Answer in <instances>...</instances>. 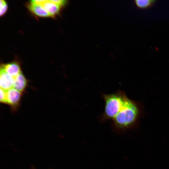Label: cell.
Here are the masks:
<instances>
[{"mask_svg":"<svg viewBox=\"0 0 169 169\" xmlns=\"http://www.w3.org/2000/svg\"><path fill=\"white\" fill-rule=\"evenodd\" d=\"M46 0H33L31 1V3L41 5Z\"/></svg>","mask_w":169,"mask_h":169,"instance_id":"12","label":"cell"},{"mask_svg":"<svg viewBox=\"0 0 169 169\" xmlns=\"http://www.w3.org/2000/svg\"><path fill=\"white\" fill-rule=\"evenodd\" d=\"M105 101L102 121L111 120L117 130H124L133 126L136 123L139 110L136 103L121 90L110 94H103Z\"/></svg>","mask_w":169,"mask_h":169,"instance_id":"1","label":"cell"},{"mask_svg":"<svg viewBox=\"0 0 169 169\" xmlns=\"http://www.w3.org/2000/svg\"><path fill=\"white\" fill-rule=\"evenodd\" d=\"M0 101L1 103L6 104V91L0 88Z\"/></svg>","mask_w":169,"mask_h":169,"instance_id":"10","label":"cell"},{"mask_svg":"<svg viewBox=\"0 0 169 169\" xmlns=\"http://www.w3.org/2000/svg\"><path fill=\"white\" fill-rule=\"evenodd\" d=\"M41 5L49 13L50 16H53L59 12L60 6L51 0H46Z\"/></svg>","mask_w":169,"mask_h":169,"instance_id":"6","label":"cell"},{"mask_svg":"<svg viewBox=\"0 0 169 169\" xmlns=\"http://www.w3.org/2000/svg\"><path fill=\"white\" fill-rule=\"evenodd\" d=\"M28 8L31 12L38 16L43 17L50 16L49 13L41 5L30 3Z\"/></svg>","mask_w":169,"mask_h":169,"instance_id":"7","label":"cell"},{"mask_svg":"<svg viewBox=\"0 0 169 169\" xmlns=\"http://www.w3.org/2000/svg\"><path fill=\"white\" fill-rule=\"evenodd\" d=\"M27 80L24 75L21 72L14 78L13 88L22 93L27 86Z\"/></svg>","mask_w":169,"mask_h":169,"instance_id":"4","label":"cell"},{"mask_svg":"<svg viewBox=\"0 0 169 169\" xmlns=\"http://www.w3.org/2000/svg\"><path fill=\"white\" fill-rule=\"evenodd\" d=\"M14 82V78L8 74L3 69L0 68V88L7 91L13 88Z\"/></svg>","mask_w":169,"mask_h":169,"instance_id":"3","label":"cell"},{"mask_svg":"<svg viewBox=\"0 0 169 169\" xmlns=\"http://www.w3.org/2000/svg\"><path fill=\"white\" fill-rule=\"evenodd\" d=\"M6 104L13 110H15L20 104L22 93L13 88L6 91Z\"/></svg>","mask_w":169,"mask_h":169,"instance_id":"2","label":"cell"},{"mask_svg":"<svg viewBox=\"0 0 169 169\" xmlns=\"http://www.w3.org/2000/svg\"><path fill=\"white\" fill-rule=\"evenodd\" d=\"M1 68L14 78L21 72L19 65L15 62L3 64Z\"/></svg>","mask_w":169,"mask_h":169,"instance_id":"5","label":"cell"},{"mask_svg":"<svg viewBox=\"0 0 169 169\" xmlns=\"http://www.w3.org/2000/svg\"><path fill=\"white\" fill-rule=\"evenodd\" d=\"M51 1L53 3L58 5L60 7L65 5L66 3V1L64 0H52Z\"/></svg>","mask_w":169,"mask_h":169,"instance_id":"11","label":"cell"},{"mask_svg":"<svg viewBox=\"0 0 169 169\" xmlns=\"http://www.w3.org/2000/svg\"><path fill=\"white\" fill-rule=\"evenodd\" d=\"M135 3L138 8H147L152 6L156 2L155 0H136Z\"/></svg>","mask_w":169,"mask_h":169,"instance_id":"8","label":"cell"},{"mask_svg":"<svg viewBox=\"0 0 169 169\" xmlns=\"http://www.w3.org/2000/svg\"><path fill=\"white\" fill-rule=\"evenodd\" d=\"M0 2V15L2 16L7 11L8 6L4 0H1Z\"/></svg>","mask_w":169,"mask_h":169,"instance_id":"9","label":"cell"}]
</instances>
